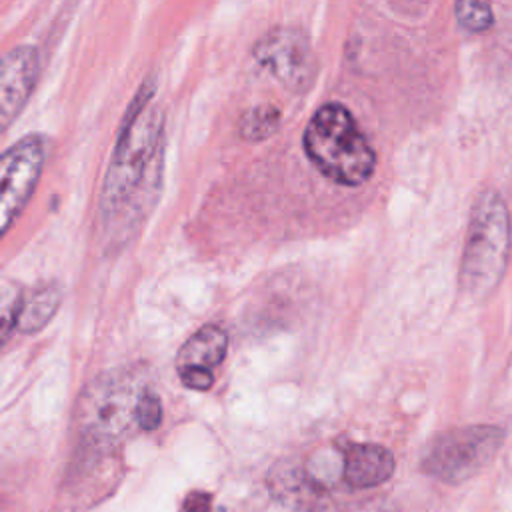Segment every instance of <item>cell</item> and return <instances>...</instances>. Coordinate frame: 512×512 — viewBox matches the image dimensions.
Wrapping results in <instances>:
<instances>
[{"mask_svg": "<svg viewBox=\"0 0 512 512\" xmlns=\"http://www.w3.org/2000/svg\"><path fill=\"white\" fill-rule=\"evenodd\" d=\"M164 160V114L154 86H142L116 138L98 204L102 246L110 252L130 244L152 212Z\"/></svg>", "mask_w": 512, "mask_h": 512, "instance_id": "6da1fadb", "label": "cell"}, {"mask_svg": "<svg viewBox=\"0 0 512 512\" xmlns=\"http://www.w3.org/2000/svg\"><path fill=\"white\" fill-rule=\"evenodd\" d=\"M46 160V144L38 134H28L12 144L0 160V228L8 232L36 188Z\"/></svg>", "mask_w": 512, "mask_h": 512, "instance_id": "5b68a950", "label": "cell"}, {"mask_svg": "<svg viewBox=\"0 0 512 512\" xmlns=\"http://www.w3.org/2000/svg\"><path fill=\"white\" fill-rule=\"evenodd\" d=\"M302 144L308 160L336 184L360 186L374 174V148L342 104L320 106L306 124Z\"/></svg>", "mask_w": 512, "mask_h": 512, "instance_id": "7a4b0ae2", "label": "cell"}, {"mask_svg": "<svg viewBox=\"0 0 512 512\" xmlns=\"http://www.w3.org/2000/svg\"><path fill=\"white\" fill-rule=\"evenodd\" d=\"M278 122H280V116L274 108H256L252 110L250 116L244 118L242 132L250 138H264L276 128Z\"/></svg>", "mask_w": 512, "mask_h": 512, "instance_id": "4fadbf2b", "label": "cell"}, {"mask_svg": "<svg viewBox=\"0 0 512 512\" xmlns=\"http://www.w3.org/2000/svg\"><path fill=\"white\" fill-rule=\"evenodd\" d=\"M22 306V296L18 290L4 286L2 290V336L6 338L10 328H16L18 312Z\"/></svg>", "mask_w": 512, "mask_h": 512, "instance_id": "5bb4252c", "label": "cell"}, {"mask_svg": "<svg viewBox=\"0 0 512 512\" xmlns=\"http://www.w3.org/2000/svg\"><path fill=\"white\" fill-rule=\"evenodd\" d=\"M60 302H62V292L56 284H46L36 288L32 294L22 298L16 328L24 334L42 330L54 318Z\"/></svg>", "mask_w": 512, "mask_h": 512, "instance_id": "30bf717a", "label": "cell"}, {"mask_svg": "<svg viewBox=\"0 0 512 512\" xmlns=\"http://www.w3.org/2000/svg\"><path fill=\"white\" fill-rule=\"evenodd\" d=\"M38 52L24 44L8 50L0 72V120L6 128L26 106L38 80Z\"/></svg>", "mask_w": 512, "mask_h": 512, "instance_id": "52a82bcc", "label": "cell"}, {"mask_svg": "<svg viewBox=\"0 0 512 512\" xmlns=\"http://www.w3.org/2000/svg\"><path fill=\"white\" fill-rule=\"evenodd\" d=\"M402 4H408V6H418V4H422L424 0H400Z\"/></svg>", "mask_w": 512, "mask_h": 512, "instance_id": "e0dca14e", "label": "cell"}, {"mask_svg": "<svg viewBox=\"0 0 512 512\" xmlns=\"http://www.w3.org/2000/svg\"><path fill=\"white\" fill-rule=\"evenodd\" d=\"M178 374L182 384L192 390H208L214 382L212 370H206V368H184V370H178Z\"/></svg>", "mask_w": 512, "mask_h": 512, "instance_id": "9a60e30c", "label": "cell"}, {"mask_svg": "<svg viewBox=\"0 0 512 512\" xmlns=\"http://www.w3.org/2000/svg\"><path fill=\"white\" fill-rule=\"evenodd\" d=\"M228 348V336L226 332L216 324H206L198 328L180 348L176 356V368H216Z\"/></svg>", "mask_w": 512, "mask_h": 512, "instance_id": "9c48e42d", "label": "cell"}, {"mask_svg": "<svg viewBox=\"0 0 512 512\" xmlns=\"http://www.w3.org/2000/svg\"><path fill=\"white\" fill-rule=\"evenodd\" d=\"M454 14L458 24L472 32H486L494 24L492 0H454Z\"/></svg>", "mask_w": 512, "mask_h": 512, "instance_id": "8fae6325", "label": "cell"}, {"mask_svg": "<svg viewBox=\"0 0 512 512\" xmlns=\"http://www.w3.org/2000/svg\"><path fill=\"white\" fill-rule=\"evenodd\" d=\"M510 210L502 194L484 188L470 210L460 262V288L472 298L488 296L504 278L510 256Z\"/></svg>", "mask_w": 512, "mask_h": 512, "instance_id": "3957f363", "label": "cell"}, {"mask_svg": "<svg viewBox=\"0 0 512 512\" xmlns=\"http://www.w3.org/2000/svg\"><path fill=\"white\" fill-rule=\"evenodd\" d=\"M394 454L380 444H350L344 448V480L352 488H374L394 474Z\"/></svg>", "mask_w": 512, "mask_h": 512, "instance_id": "ba28073f", "label": "cell"}, {"mask_svg": "<svg viewBox=\"0 0 512 512\" xmlns=\"http://www.w3.org/2000/svg\"><path fill=\"white\" fill-rule=\"evenodd\" d=\"M182 512H210V496L202 492L188 494Z\"/></svg>", "mask_w": 512, "mask_h": 512, "instance_id": "2e32d148", "label": "cell"}, {"mask_svg": "<svg viewBox=\"0 0 512 512\" xmlns=\"http://www.w3.org/2000/svg\"><path fill=\"white\" fill-rule=\"evenodd\" d=\"M504 430L490 424H472L436 434L424 448L420 468L424 474L460 484L480 474L498 454Z\"/></svg>", "mask_w": 512, "mask_h": 512, "instance_id": "277c9868", "label": "cell"}, {"mask_svg": "<svg viewBox=\"0 0 512 512\" xmlns=\"http://www.w3.org/2000/svg\"><path fill=\"white\" fill-rule=\"evenodd\" d=\"M134 420L142 430H156L162 422V402L154 390H142L136 398Z\"/></svg>", "mask_w": 512, "mask_h": 512, "instance_id": "7c38bea8", "label": "cell"}, {"mask_svg": "<svg viewBox=\"0 0 512 512\" xmlns=\"http://www.w3.org/2000/svg\"><path fill=\"white\" fill-rule=\"evenodd\" d=\"M254 58L292 92H304L314 82L316 58L298 28L280 26L266 32L254 46Z\"/></svg>", "mask_w": 512, "mask_h": 512, "instance_id": "8992f818", "label": "cell"}]
</instances>
